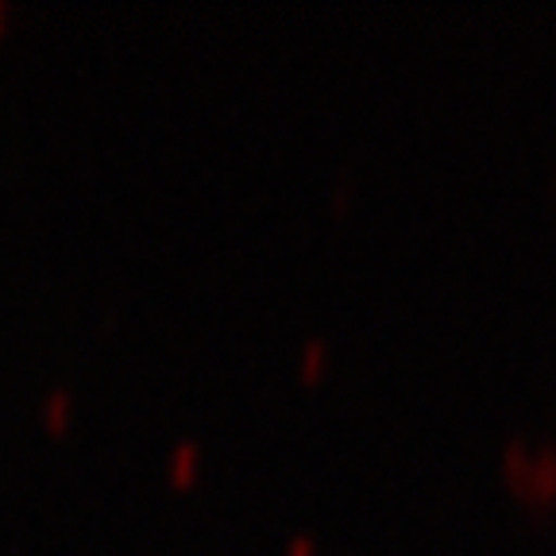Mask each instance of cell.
I'll list each match as a JSON object with an SVG mask.
<instances>
[{
	"label": "cell",
	"instance_id": "cell-1",
	"mask_svg": "<svg viewBox=\"0 0 556 556\" xmlns=\"http://www.w3.org/2000/svg\"><path fill=\"white\" fill-rule=\"evenodd\" d=\"M506 479L518 486V495L533 506L556 498V448L553 444H530L526 437H510L498 452Z\"/></svg>",
	"mask_w": 556,
	"mask_h": 556
},
{
	"label": "cell",
	"instance_id": "cell-3",
	"mask_svg": "<svg viewBox=\"0 0 556 556\" xmlns=\"http://www.w3.org/2000/svg\"><path fill=\"white\" fill-rule=\"evenodd\" d=\"M317 553V545H313V538H294L287 545V556H313Z\"/></svg>",
	"mask_w": 556,
	"mask_h": 556
},
{
	"label": "cell",
	"instance_id": "cell-2",
	"mask_svg": "<svg viewBox=\"0 0 556 556\" xmlns=\"http://www.w3.org/2000/svg\"><path fill=\"white\" fill-rule=\"evenodd\" d=\"M325 359H329V344H325V340H305V348H302L305 371H321Z\"/></svg>",
	"mask_w": 556,
	"mask_h": 556
}]
</instances>
